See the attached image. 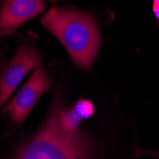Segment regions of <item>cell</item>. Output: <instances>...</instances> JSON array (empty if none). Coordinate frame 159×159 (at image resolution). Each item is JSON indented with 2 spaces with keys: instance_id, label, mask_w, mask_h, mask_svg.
<instances>
[{
  "instance_id": "cell-1",
  "label": "cell",
  "mask_w": 159,
  "mask_h": 159,
  "mask_svg": "<svg viewBox=\"0 0 159 159\" xmlns=\"http://www.w3.org/2000/svg\"><path fill=\"white\" fill-rule=\"evenodd\" d=\"M41 23L59 39L76 65L85 70L92 66L101 38L91 14L55 7L42 17Z\"/></svg>"
},
{
  "instance_id": "cell-2",
  "label": "cell",
  "mask_w": 159,
  "mask_h": 159,
  "mask_svg": "<svg viewBox=\"0 0 159 159\" xmlns=\"http://www.w3.org/2000/svg\"><path fill=\"white\" fill-rule=\"evenodd\" d=\"M61 108H52L38 132L11 159H90L89 144L75 131L60 123Z\"/></svg>"
},
{
  "instance_id": "cell-5",
  "label": "cell",
  "mask_w": 159,
  "mask_h": 159,
  "mask_svg": "<svg viewBox=\"0 0 159 159\" xmlns=\"http://www.w3.org/2000/svg\"><path fill=\"white\" fill-rule=\"evenodd\" d=\"M45 8L44 0H4L0 9V36L11 34Z\"/></svg>"
},
{
  "instance_id": "cell-6",
  "label": "cell",
  "mask_w": 159,
  "mask_h": 159,
  "mask_svg": "<svg viewBox=\"0 0 159 159\" xmlns=\"http://www.w3.org/2000/svg\"><path fill=\"white\" fill-rule=\"evenodd\" d=\"M140 154L139 155H150V156H153L156 158H159V152H149V151H144V150H139Z\"/></svg>"
},
{
  "instance_id": "cell-3",
  "label": "cell",
  "mask_w": 159,
  "mask_h": 159,
  "mask_svg": "<svg viewBox=\"0 0 159 159\" xmlns=\"http://www.w3.org/2000/svg\"><path fill=\"white\" fill-rule=\"evenodd\" d=\"M40 65V55L33 47L22 45L18 48L0 75V107L7 102L27 74Z\"/></svg>"
},
{
  "instance_id": "cell-4",
  "label": "cell",
  "mask_w": 159,
  "mask_h": 159,
  "mask_svg": "<svg viewBox=\"0 0 159 159\" xmlns=\"http://www.w3.org/2000/svg\"><path fill=\"white\" fill-rule=\"evenodd\" d=\"M51 83L46 70L40 68L34 70L30 79L4 109L13 123L20 124L25 121L40 96L50 89Z\"/></svg>"
},
{
  "instance_id": "cell-7",
  "label": "cell",
  "mask_w": 159,
  "mask_h": 159,
  "mask_svg": "<svg viewBox=\"0 0 159 159\" xmlns=\"http://www.w3.org/2000/svg\"><path fill=\"white\" fill-rule=\"evenodd\" d=\"M153 12L155 16L159 19V0H153Z\"/></svg>"
}]
</instances>
